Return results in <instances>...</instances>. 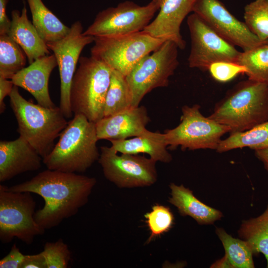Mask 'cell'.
<instances>
[{"label":"cell","mask_w":268,"mask_h":268,"mask_svg":"<svg viewBox=\"0 0 268 268\" xmlns=\"http://www.w3.org/2000/svg\"><path fill=\"white\" fill-rule=\"evenodd\" d=\"M187 24L191 41L188 59L190 67L205 71L215 63H237L241 52L218 35L199 16L195 13L190 14Z\"/></svg>","instance_id":"cell-12"},{"label":"cell","mask_w":268,"mask_h":268,"mask_svg":"<svg viewBox=\"0 0 268 268\" xmlns=\"http://www.w3.org/2000/svg\"><path fill=\"white\" fill-rule=\"evenodd\" d=\"M161 2V0H151L144 6L131 1L121 2L116 7L99 12L82 34L98 37L124 35L141 31L159 9Z\"/></svg>","instance_id":"cell-10"},{"label":"cell","mask_w":268,"mask_h":268,"mask_svg":"<svg viewBox=\"0 0 268 268\" xmlns=\"http://www.w3.org/2000/svg\"><path fill=\"white\" fill-rule=\"evenodd\" d=\"M8 0H0V35L8 33L11 25V20L6 14Z\"/></svg>","instance_id":"cell-36"},{"label":"cell","mask_w":268,"mask_h":268,"mask_svg":"<svg viewBox=\"0 0 268 268\" xmlns=\"http://www.w3.org/2000/svg\"><path fill=\"white\" fill-rule=\"evenodd\" d=\"M27 1L32 15V23L46 44L59 41L67 35L70 27L65 25L42 0Z\"/></svg>","instance_id":"cell-22"},{"label":"cell","mask_w":268,"mask_h":268,"mask_svg":"<svg viewBox=\"0 0 268 268\" xmlns=\"http://www.w3.org/2000/svg\"><path fill=\"white\" fill-rule=\"evenodd\" d=\"M196 0H161L159 12L143 31L153 37L175 43L183 50L186 42L180 33L181 24Z\"/></svg>","instance_id":"cell-15"},{"label":"cell","mask_w":268,"mask_h":268,"mask_svg":"<svg viewBox=\"0 0 268 268\" xmlns=\"http://www.w3.org/2000/svg\"><path fill=\"white\" fill-rule=\"evenodd\" d=\"M145 222L150 231L149 242L155 237L168 231L174 223V217L170 209L166 206L156 204L144 215Z\"/></svg>","instance_id":"cell-30"},{"label":"cell","mask_w":268,"mask_h":268,"mask_svg":"<svg viewBox=\"0 0 268 268\" xmlns=\"http://www.w3.org/2000/svg\"><path fill=\"white\" fill-rule=\"evenodd\" d=\"M178 49L166 41L156 51L142 58L126 76L132 95V107L139 106L153 89L166 87L179 65Z\"/></svg>","instance_id":"cell-9"},{"label":"cell","mask_w":268,"mask_h":268,"mask_svg":"<svg viewBox=\"0 0 268 268\" xmlns=\"http://www.w3.org/2000/svg\"><path fill=\"white\" fill-rule=\"evenodd\" d=\"M132 104V95L126 76L112 70L106 96L104 117L131 108Z\"/></svg>","instance_id":"cell-26"},{"label":"cell","mask_w":268,"mask_h":268,"mask_svg":"<svg viewBox=\"0 0 268 268\" xmlns=\"http://www.w3.org/2000/svg\"><path fill=\"white\" fill-rule=\"evenodd\" d=\"M112 71L107 65L92 56L80 57L70 89L74 115L82 114L95 123L104 117Z\"/></svg>","instance_id":"cell-5"},{"label":"cell","mask_w":268,"mask_h":268,"mask_svg":"<svg viewBox=\"0 0 268 268\" xmlns=\"http://www.w3.org/2000/svg\"><path fill=\"white\" fill-rule=\"evenodd\" d=\"M211 76L216 81L225 82L237 75L245 73L244 67L232 62H221L212 64L208 69Z\"/></svg>","instance_id":"cell-32"},{"label":"cell","mask_w":268,"mask_h":268,"mask_svg":"<svg viewBox=\"0 0 268 268\" xmlns=\"http://www.w3.org/2000/svg\"><path fill=\"white\" fill-rule=\"evenodd\" d=\"M208 117L228 127L230 133L268 121V86L248 78L240 81L215 104Z\"/></svg>","instance_id":"cell-3"},{"label":"cell","mask_w":268,"mask_h":268,"mask_svg":"<svg viewBox=\"0 0 268 268\" xmlns=\"http://www.w3.org/2000/svg\"><path fill=\"white\" fill-rule=\"evenodd\" d=\"M150 122L143 106L131 107L104 117L95 123L98 139L121 140L141 134Z\"/></svg>","instance_id":"cell-16"},{"label":"cell","mask_w":268,"mask_h":268,"mask_svg":"<svg viewBox=\"0 0 268 268\" xmlns=\"http://www.w3.org/2000/svg\"><path fill=\"white\" fill-rule=\"evenodd\" d=\"M83 26L79 21L70 27L64 38L46 44L55 55L59 67L61 86L60 108L67 119L72 117L70 89L77 62L83 48L94 42V37L83 35Z\"/></svg>","instance_id":"cell-13"},{"label":"cell","mask_w":268,"mask_h":268,"mask_svg":"<svg viewBox=\"0 0 268 268\" xmlns=\"http://www.w3.org/2000/svg\"><path fill=\"white\" fill-rule=\"evenodd\" d=\"M192 12L199 16L221 37L233 45L248 51L262 43L219 0H196Z\"/></svg>","instance_id":"cell-14"},{"label":"cell","mask_w":268,"mask_h":268,"mask_svg":"<svg viewBox=\"0 0 268 268\" xmlns=\"http://www.w3.org/2000/svg\"><path fill=\"white\" fill-rule=\"evenodd\" d=\"M9 103L18 125L17 132L43 159L67 125L60 107L48 108L26 100L14 85Z\"/></svg>","instance_id":"cell-4"},{"label":"cell","mask_w":268,"mask_h":268,"mask_svg":"<svg viewBox=\"0 0 268 268\" xmlns=\"http://www.w3.org/2000/svg\"><path fill=\"white\" fill-rule=\"evenodd\" d=\"M45 258L47 268H67L71 259L68 246L62 239L54 242H48L42 252Z\"/></svg>","instance_id":"cell-31"},{"label":"cell","mask_w":268,"mask_h":268,"mask_svg":"<svg viewBox=\"0 0 268 268\" xmlns=\"http://www.w3.org/2000/svg\"><path fill=\"white\" fill-rule=\"evenodd\" d=\"M170 188L171 197L169 201L178 208L181 215L190 216L200 224H212L223 216L221 211L201 201L183 185L171 183Z\"/></svg>","instance_id":"cell-21"},{"label":"cell","mask_w":268,"mask_h":268,"mask_svg":"<svg viewBox=\"0 0 268 268\" xmlns=\"http://www.w3.org/2000/svg\"><path fill=\"white\" fill-rule=\"evenodd\" d=\"M58 142L43 159L47 169L83 173L97 160L100 153L96 124L82 114H74L60 135Z\"/></svg>","instance_id":"cell-2"},{"label":"cell","mask_w":268,"mask_h":268,"mask_svg":"<svg viewBox=\"0 0 268 268\" xmlns=\"http://www.w3.org/2000/svg\"><path fill=\"white\" fill-rule=\"evenodd\" d=\"M21 268H47V263L42 252L33 255H26Z\"/></svg>","instance_id":"cell-34"},{"label":"cell","mask_w":268,"mask_h":268,"mask_svg":"<svg viewBox=\"0 0 268 268\" xmlns=\"http://www.w3.org/2000/svg\"><path fill=\"white\" fill-rule=\"evenodd\" d=\"M164 42L143 30L124 35L94 37L91 56L127 76L142 58Z\"/></svg>","instance_id":"cell-6"},{"label":"cell","mask_w":268,"mask_h":268,"mask_svg":"<svg viewBox=\"0 0 268 268\" xmlns=\"http://www.w3.org/2000/svg\"><path fill=\"white\" fill-rule=\"evenodd\" d=\"M96 183L93 177L48 169L8 188L13 192L36 194L44 199V206L36 211L34 217L46 230L75 215L87 202Z\"/></svg>","instance_id":"cell-1"},{"label":"cell","mask_w":268,"mask_h":268,"mask_svg":"<svg viewBox=\"0 0 268 268\" xmlns=\"http://www.w3.org/2000/svg\"><path fill=\"white\" fill-rule=\"evenodd\" d=\"M238 233L241 239L251 245L254 254L264 255L268 268V204L257 217L244 220Z\"/></svg>","instance_id":"cell-24"},{"label":"cell","mask_w":268,"mask_h":268,"mask_svg":"<svg viewBox=\"0 0 268 268\" xmlns=\"http://www.w3.org/2000/svg\"><path fill=\"white\" fill-rule=\"evenodd\" d=\"M36 202L30 192H13L0 185V240L8 243L14 238L30 245L45 230L35 221Z\"/></svg>","instance_id":"cell-7"},{"label":"cell","mask_w":268,"mask_h":268,"mask_svg":"<svg viewBox=\"0 0 268 268\" xmlns=\"http://www.w3.org/2000/svg\"><path fill=\"white\" fill-rule=\"evenodd\" d=\"M98 159L106 178L121 188L150 186L157 180L156 161L137 154H118L112 146L100 147Z\"/></svg>","instance_id":"cell-11"},{"label":"cell","mask_w":268,"mask_h":268,"mask_svg":"<svg viewBox=\"0 0 268 268\" xmlns=\"http://www.w3.org/2000/svg\"><path fill=\"white\" fill-rule=\"evenodd\" d=\"M25 256L14 244L9 253L0 260V268H21Z\"/></svg>","instance_id":"cell-33"},{"label":"cell","mask_w":268,"mask_h":268,"mask_svg":"<svg viewBox=\"0 0 268 268\" xmlns=\"http://www.w3.org/2000/svg\"><path fill=\"white\" fill-rule=\"evenodd\" d=\"M57 66L55 55H46L18 71L11 80L14 85L31 94L39 105L53 108L56 106L51 98L48 85L51 73Z\"/></svg>","instance_id":"cell-18"},{"label":"cell","mask_w":268,"mask_h":268,"mask_svg":"<svg viewBox=\"0 0 268 268\" xmlns=\"http://www.w3.org/2000/svg\"><path fill=\"white\" fill-rule=\"evenodd\" d=\"M201 106L194 104L182 107L180 124L172 129L165 130L168 148L175 149L180 146L183 150L201 149L216 150L221 137L230 133V129L217 123L200 111Z\"/></svg>","instance_id":"cell-8"},{"label":"cell","mask_w":268,"mask_h":268,"mask_svg":"<svg viewBox=\"0 0 268 268\" xmlns=\"http://www.w3.org/2000/svg\"><path fill=\"white\" fill-rule=\"evenodd\" d=\"M14 84L10 79L0 76V113L2 114L6 109L4 103V99L9 96L11 92Z\"/></svg>","instance_id":"cell-35"},{"label":"cell","mask_w":268,"mask_h":268,"mask_svg":"<svg viewBox=\"0 0 268 268\" xmlns=\"http://www.w3.org/2000/svg\"><path fill=\"white\" fill-rule=\"evenodd\" d=\"M26 56L7 34L0 35V76L11 79L25 67Z\"/></svg>","instance_id":"cell-28"},{"label":"cell","mask_w":268,"mask_h":268,"mask_svg":"<svg viewBox=\"0 0 268 268\" xmlns=\"http://www.w3.org/2000/svg\"><path fill=\"white\" fill-rule=\"evenodd\" d=\"M236 63L245 67L248 79L268 86V39L241 52Z\"/></svg>","instance_id":"cell-25"},{"label":"cell","mask_w":268,"mask_h":268,"mask_svg":"<svg viewBox=\"0 0 268 268\" xmlns=\"http://www.w3.org/2000/svg\"><path fill=\"white\" fill-rule=\"evenodd\" d=\"M244 23L260 40L268 39V0H255L244 8Z\"/></svg>","instance_id":"cell-29"},{"label":"cell","mask_w":268,"mask_h":268,"mask_svg":"<svg viewBox=\"0 0 268 268\" xmlns=\"http://www.w3.org/2000/svg\"><path fill=\"white\" fill-rule=\"evenodd\" d=\"M216 233L225 250V256L232 268H253L255 267L251 245L241 239L232 237L223 228H216Z\"/></svg>","instance_id":"cell-27"},{"label":"cell","mask_w":268,"mask_h":268,"mask_svg":"<svg viewBox=\"0 0 268 268\" xmlns=\"http://www.w3.org/2000/svg\"><path fill=\"white\" fill-rule=\"evenodd\" d=\"M11 15V25L8 35L23 50L29 64L39 58L49 55V49L28 19L25 6L21 13L18 10H13Z\"/></svg>","instance_id":"cell-19"},{"label":"cell","mask_w":268,"mask_h":268,"mask_svg":"<svg viewBox=\"0 0 268 268\" xmlns=\"http://www.w3.org/2000/svg\"></svg>","instance_id":"cell-39"},{"label":"cell","mask_w":268,"mask_h":268,"mask_svg":"<svg viewBox=\"0 0 268 268\" xmlns=\"http://www.w3.org/2000/svg\"><path fill=\"white\" fill-rule=\"evenodd\" d=\"M42 157L23 137L0 141V182L41 167Z\"/></svg>","instance_id":"cell-17"},{"label":"cell","mask_w":268,"mask_h":268,"mask_svg":"<svg viewBox=\"0 0 268 268\" xmlns=\"http://www.w3.org/2000/svg\"><path fill=\"white\" fill-rule=\"evenodd\" d=\"M255 155L261 161L268 172V148L255 150Z\"/></svg>","instance_id":"cell-37"},{"label":"cell","mask_w":268,"mask_h":268,"mask_svg":"<svg viewBox=\"0 0 268 268\" xmlns=\"http://www.w3.org/2000/svg\"><path fill=\"white\" fill-rule=\"evenodd\" d=\"M214 268H232L225 256L212 265Z\"/></svg>","instance_id":"cell-38"},{"label":"cell","mask_w":268,"mask_h":268,"mask_svg":"<svg viewBox=\"0 0 268 268\" xmlns=\"http://www.w3.org/2000/svg\"><path fill=\"white\" fill-rule=\"evenodd\" d=\"M244 147L254 151L268 148V121L245 131L230 133L221 140L216 151L222 153Z\"/></svg>","instance_id":"cell-23"},{"label":"cell","mask_w":268,"mask_h":268,"mask_svg":"<svg viewBox=\"0 0 268 268\" xmlns=\"http://www.w3.org/2000/svg\"><path fill=\"white\" fill-rule=\"evenodd\" d=\"M112 147L118 152L138 154L145 153L157 161L169 163L172 157L167 150L165 135L147 129L141 134L125 139L109 140Z\"/></svg>","instance_id":"cell-20"}]
</instances>
